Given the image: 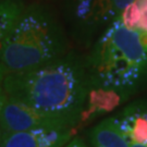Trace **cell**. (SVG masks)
Returning <instances> with one entry per match:
<instances>
[{"label": "cell", "mask_w": 147, "mask_h": 147, "mask_svg": "<svg viewBox=\"0 0 147 147\" xmlns=\"http://www.w3.org/2000/svg\"><path fill=\"white\" fill-rule=\"evenodd\" d=\"M75 133L74 130L53 129L2 133L0 147H63Z\"/></svg>", "instance_id": "obj_6"}, {"label": "cell", "mask_w": 147, "mask_h": 147, "mask_svg": "<svg viewBox=\"0 0 147 147\" xmlns=\"http://www.w3.org/2000/svg\"><path fill=\"white\" fill-rule=\"evenodd\" d=\"M62 35L46 11H23L16 26L0 47V65L5 74L21 73L61 58Z\"/></svg>", "instance_id": "obj_3"}, {"label": "cell", "mask_w": 147, "mask_h": 147, "mask_svg": "<svg viewBox=\"0 0 147 147\" xmlns=\"http://www.w3.org/2000/svg\"><path fill=\"white\" fill-rule=\"evenodd\" d=\"M1 136H2V132H1V130H0V141H1Z\"/></svg>", "instance_id": "obj_14"}, {"label": "cell", "mask_w": 147, "mask_h": 147, "mask_svg": "<svg viewBox=\"0 0 147 147\" xmlns=\"http://www.w3.org/2000/svg\"><path fill=\"white\" fill-rule=\"evenodd\" d=\"M118 19L129 28L147 32V0H134Z\"/></svg>", "instance_id": "obj_10"}, {"label": "cell", "mask_w": 147, "mask_h": 147, "mask_svg": "<svg viewBox=\"0 0 147 147\" xmlns=\"http://www.w3.org/2000/svg\"><path fill=\"white\" fill-rule=\"evenodd\" d=\"M84 67L73 58H59L39 68L7 74L5 96L37 110L71 121L79 131L81 115L89 92Z\"/></svg>", "instance_id": "obj_1"}, {"label": "cell", "mask_w": 147, "mask_h": 147, "mask_svg": "<svg viewBox=\"0 0 147 147\" xmlns=\"http://www.w3.org/2000/svg\"><path fill=\"white\" fill-rule=\"evenodd\" d=\"M34 129L74 130L78 132L75 124L71 121L42 112L21 101H16L7 97L0 120L1 132L13 133Z\"/></svg>", "instance_id": "obj_5"}, {"label": "cell", "mask_w": 147, "mask_h": 147, "mask_svg": "<svg viewBox=\"0 0 147 147\" xmlns=\"http://www.w3.org/2000/svg\"><path fill=\"white\" fill-rule=\"evenodd\" d=\"M20 0H0V47L23 13Z\"/></svg>", "instance_id": "obj_9"}, {"label": "cell", "mask_w": 147, "mask_h": 147, "mask_svg": "<svg viewBox=\"0 0 147 147\" xmlns=\"http://www.w3.org/2000/svg\"><path fill=\"white\" fill-rule=\"evenodd\" d=\"M5 94L2 88V85L0 86V120H1V115H2V110H3V106L5 102Z\"/></svg>", "instance_id": "obj_12"}, {"label": "cell", "mask_w": 147, "mask_h": 147, "mask_svg": "<svg viewBox=\"0 0 147 147\" xmlns=\"http://www.w3.org/2000/svg\"><path fill=\"white\" fill-rule=\"evenodd\" d=\"M134 0H79L75 14L89 25L102 24L117 20L120 13Z\"/></svg>", "instance_id": "obj_7"}, {"label": "cell", "mask_w": 147, "mask_h": 147, "mask_svg": "<svg viewBox=\"0 0 147 147\" xmlns=\"http://www.w3.org/2000/svg\"><path fill=\"white\" fill-rule=\"evenodd\" d=\"M121 98L122 96L112 89L102 87H93L89 89L86 104L81 115L79 130L84 125H87L97 116L113 110L117 106L120 105Z\"/></svg>", "instance_id": "obj_8"}, {"label": "cell", "mask_w": 147, "mask_h": 147, "mask_svg": "<svg viewBox=\"0 0 147 147\" xmlns=\"http://www.w3.org/2000/svg\"><path fill=\"white\" fill-rule=\"evenodd\" d=\"M93 147H147V100L126 106L90 131Z\"/></svg>", "instance_id": "obj_4"}, {"label": "cell", "mask_w": 147, "mask_h": 147, "mask_svg": "<svg viewBox=\"0 0 147 147\" xmlns=\"http://www.w3.org/2000/svg\"><path fill=\"white\" fill-rule=\"evenodd\" d=\"M94 87L112 89L121 96L147 79V32L129 28L117 19L97 40L87 60Z\"/></svg>", "instance_id": "obj_2"}, {"label": "cell", "mask_w": 147, "mask_h": 147, "mask_svg": "<svg viewBox=\"0 0 147 147\" xmlns=\"http://www.w3.org/2000/svg\"><path fill=\"white\" fill-rule=\"evenodd\" d=\"M63 147H87L81 138H74V140H70Z\"/></svg>", "instance_id": "obj_11"}, {"label": "cell", "mask_w": 147, "mask_h": 147, "mask_svg": "<svg viewBox=\"0 0 147 147\" xmlns=\"http://www.w3.org/2000/svg\"><path fill=\"white\" fill-rule=\"evenodd\" d=\"M5 71H3V69L1 68V65H0V86L2 85V82H3V79H5Z\"/></svg>", "instance_id": "obj_13"}]
</instances>
